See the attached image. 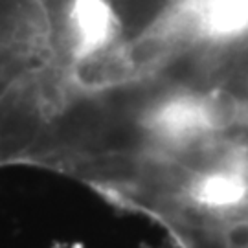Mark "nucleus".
I'll use <instances>...</instances> for the list:
<instances>
[{
    "instance_id": "4",
    "label": "nucleus",
    "mask_w": 248,
    "mask_h": 248,
    "mask_svg": "<svg viewBox=\"0 0 248 248\" xmlns=\"http://www.w3.org/2000/svg\"><path fill=\"white\" fill-rule=\"evenodd\" d=\"M241 89H243V94H245V98L248 99V70L245 72V76H243V79H241Z\"/></svg>"
},
{
    "instance_id": "2",
    "label": "nucleus",
    "mask_w": 248,
    "mask_h": 248,
    "mask_svg": "<svg viewBox=\"0 0 248 248\" xmlns=\"http://www.w3.org/2000/svg\"><path fill=\"white\" fill-rule=\"evenodd\" d=\"M62 33L78 62H89L112 48L122 35L114 0H64Z\"/></svg>"
},
{
    "instance_id": "1",
    "label": "nucleus",
    "mask_w": 248,
    "mask_h": 248,
    "mask_svg": "<svg viewBox=\"0 0 248 248\" xmlns=\"http://www.w3.org/2000/svg\"><path fill=\"white\" fill-rule=\"evenodd\" d=\"M235 103L222 96L168 92L151 103L142 127L151 142L166 149H184L233 122Z\"/></svg>"
},
{
    "instance_id": "3",
    "label": "nucleus",
    "mask_w": 248,
    "mask_h": 248,
    "mask_svg": "<svg viewBox=\"0 0 248 248\" xmlns=\"http://www.w3.org/2000/svg\"><path fill=\"white\" fill-rule=\"evenodd\" d=\"M189 210L224 217L248 208V173L237 166H215L199 171L184 186Z\"/></svg>"
}]
</instances>
